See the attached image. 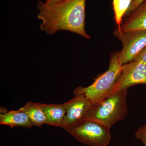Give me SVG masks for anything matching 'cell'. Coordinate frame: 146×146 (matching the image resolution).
<instances>
[{
	"label": "cell",
	"instance_id": "6da1fadb",
	"mask_svg": "<svg viewBox=\"0 0 146 146\" xmlns=\"http://www.w3.org/2000/svg\"><path fill=\"white\" fill-rule=\"evenodd\" d=\"M86 0H65L55 4L39 1L37 18L42 21L40 29L52 35L58 31L74 33L91 39L85 29Z\"/></svg>",
	"mask_w": 146,
	"mask_h": 146
},
{
	"label": "cell",
	"instance_id": "7a4b0ae2",
	"mask_svg": "<svg viewBox=\"0 0 146 146\" xmlns=\"http://www.w3.org/2000/svg\"><path fill=\"white\" fill-rule=\"evenodd\" d=\"M127 90L115 91L93 104L86 120H93L111 128L127 115Z\"/></svg>",
	"mask_w": 146,
	"mask_h": 146
},
{
	"label": "cell",
	"instance_id": "3957f363",
	"mask_svg": "<svg viewBox=\"0 0 146 146\" xmlns=\"http://www.w3.org/2000/svg\"><path fill=\"white\" fill-rule=\"evenodd\" d=\"M122 66L119 51L112 53L108 70L99 76L90 86L76 88L74 95H83L93 104L103 99L114 92L115 84L121 75Z\"/></svg>",
	"mask_w": 146,
	"mask_h": 146
},
{
	"label": "cell",
	"instance_id": "277c9868",
	"mask_svg": "<svg viewBox=\"0 0 146 146\" xmlns=\"http://www.w3.org/2000/svg\"><path fill=\"white\" fill-rule=\"evenodd\" d=\"M110 128L91 120H86L68 131L75 139L90 146H107L111 136Z\"/></svg>",
	"mask_w": 146,
	"mask_h": 146
},
{
	"label": "cell",
	"instance_id": "5b68a950",
	"mask_svg": "<svg viewBox=\"0 0 146 146\" xmlns=\"http://www.w3.org/2000/svg\"><path fill=\"white\" fill-rule=\"evenodd\" d=\"M114 33L122 43V49L119 51L122 65L133 61L146 47V30L123 31L116 28Z\"/></svg>",
	"mask_w": 146,
	"mask_h": 146
},
{
	"label": "cell",
	"instance_id": "8992f818",
	"mask_svg": "<svg viewBox=\"0 0 146 146\" xmlns=\"http://www.w3.org/2000/svg\"><path fill=\"white\" fill-rule=\"evenodd\" d=\"M64 103L66 114L61 128L68 132L73 127L86 120L93 104L82 94Z\"/></svg>",
	"mask_w": 146,
	"mask_h": 146
},
{
	"label": "cell",
	"instance_id": "52a82bcc",
	"mask_svg": "<svg viewBox=\"0 0 146 146\" xmlns=\"http://www.w3.org/2000/svg\"><path fill=\"white\" fill-rule=\"evenodd\" d=\"M137 84L146 85V63L133 60L124 64L114 88V92L127 90Z\"/></svg>",
	"mask_w": 146,
	"mask_h": 146
},
{
	"label": "cell",
	"instance_id": "ba28073f",
	"mask_svg": "<svg viewBox=\"0 0 146 146\" xmlns=\"http://www.w3.org/2000/svg\"><path fill=\"white\" fill-rule=\"evenodd\" d=\"M123 31L146 30V0L123 18L119 27L117 28Z\"/></svg>",
	"mask_w": 146,
	"mask_h": 146
},
{
	"label": "cell",
	"instance_id": "9c48e42d",
	"mask_svg": "<svg viewBox=\"0 0 146 146\" xmlns=\"http://www.w3.org/2000/svg\"><path fill=\"white\" fill-rule=\"evenodd\" d=\"M0 124L9 126L11 127L31 128L33 126L26 113L21 109L8 111L5 108L0 110Z\"/></svg>",
	"mask_w": 146,
	"mask_h": 146
},
{
	"label": "cell",
	"instance_id": "30bf717a",
	"mask_svg": "<svg viewBox=\"0 0 146 146\" xmlns=\"http://www.w3.org/2000/svg\"><path fill=\"white\" fill-rule=\"evenodd\" d=\"M46 118L47 125L61 127L66 114L64 104H44L40 103Z\"/></svg>",
	"mask_w": 146,
	"mask_h": 146
},
{
	"label": "cell",
	"instance_id": "8fae6325",
	"mask_svg": "<svg viewBox=\"0 0 146 146\" xmlns=\"http://www.w3.org/2000/svg\"><path fill=\"white\" fill-rule=\"evenodd\" d=\"M20 109L26 113L33 126L40 127L47 124L46 118L39 103L29 102Z\"/></svg>",
	"mask_w": 146,
	"mask_h": 146
},
{
	"label": "cell",
	"instance_id": "7c38bea8",
	"mask_svg": "<svg viewBox=\"0 0 146 146\" xmlns=\"http://www.w3.org/2000/svg\"><path fill=\"white\" fill-rule=\"evenodd\" d=\"M131 0H113L115 22L119 27L127 11L130 6Z\"/></svg>",
	"mask_w": 146,
	"mask_h": 146
},
{
	"label": "cell",
	"instance_id": "4fadbf2b",
	"mask_svg": "<svg viewBox=\"0 0 146 146\" xmlns=\"http://www.w3.org/2000/svg\"><path fill=\"white\" fill-rule=\"evenodd\" d=\"M135 137L146 146V124L139 128L135 133Z\"/></svg>",
	"mask_w": 146,
	"mask_h": 146
},
{
	"label": "cell",
	"instance_id": "5bb4252c",
	"mask_svg": "<svg viewBox=\"0 0 146 146\" xmlns=\"http://www.w3.org/2000/svg\"><path fill=\"white\" fill-rule=\"evenodd\" d=\"M134 60L141 63H146V47L138 54Z\"/></svg>",
	"mask_w": 146,
	"mask_h": 146
},
{
	"label": "cell",
	"instance_id": "9a60e30c",
	"mask_svg": "<svg viewBox=\"0 0 146 146\" xmlns=\"http://www.w3.org/2000/svg\"><path fill=\"white\" fill-rule=\"evenodd\" d=\"M143 0H136L134 2L131 3L125 15H127V14H129L131 12L134 10V9H136L138 6L140 5V4L143 2Z\"/></svg>",
	"mask_w": 146,
	"mask_h": 146
},
{
	"label": "cell",
	"instance_id": "2e32d148",
	"mask_svg": "<svg viewBox=\"0 0 146 146\" xmlns=\"http://www.w3.org/2000/svg\"><path fill=\"white\" fill-rule=\"evenodd\" d=\"M65 0H46V2L50 4H55L62 2Z\"/></svg>",
	"mask_w": 146,
	"mask_h": 146
}]
</instances>
